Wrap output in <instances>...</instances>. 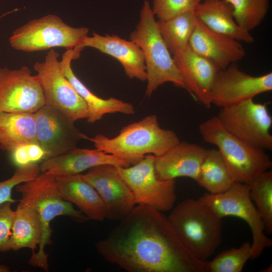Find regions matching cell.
<instances>
[{
    "mask_svg": "<svg viewBox=\"0 0 272 272\" xmlns=\"http://www.w3.org/2000/svg\"><path fill=\"white\" fill-rule=\"evenodd\" d=\"M95 244L104 260L128 272H209L180 241L162 212L137 205Z\"/></svg>",
    "mask_w": 272,
    "mask_h": 272,
    "instance_id": "obj_1",
    "label": "cell"
},
{
    "mask_svg": "<svg viewBox=\"0 0 272 272\" xmlns=\"http://www.w3.org/2000/svg\"><path fill=\"white\" fill-rule=\"evenodd\" d=\"M17 192L21 195L19 200L31 207L38 213L42 224V235L38 251L32 253L28 263L33 267L49 270L48 255L44 250L52 243L51 221L57 216H66L77 223H84L88 218L73 204L63 199L57 185L55 176L42 172L35 179L17 185Z\"/></svg>",
    "mask_w": 272,
    "mask_h": 272,
    "instance_id": "obj_2",
    "label": "cell"
},
{
    "mask_svg": "<svg viewBox=\"0 0 272 272\" xmlns=\"http://www.w3.org/2000/svg\"><path fill=\"white\" fill-rule=\"evenodd\" d=\"M95 148L134 164L147 155L161 156L180 141L173 131L161 128L157 116L151 115L123 127L111 139L102 134L85 136Z\"/></svg>",
    "mask_w": 272,
    "mask_h": 272,
    "instance_id": "obj_3",
    "label": "cell"
},
{
    "mask_svg": "<svg viewBox=\"0 0 272 272\" xmlns=\"http://www.w3.org/2000/svg\"><path fill=\"white\" fill-rule=\"evenodd\" d=\"M168 219L181 242L199 260L207 261L222 242V218L199 199L186 198Z\"/></svg>",
    "mask_w": 272,
    "mask_h": 272,
    "instance_id": "obj_4",
    "label": "cell"
},
{
    "mask_svg": "<svg viewBox=\"0 0 272 272\" xmlns=\"http://www.w3.org/2000/svg\"><path fill=\"white\" fill-rule=\"evenodd\" d=\"M199 130L205 142L218 148L234 182L249 185L271 168L270 156L265 150L230 133L217 116L201 123Z\"/></svg>",
    "mask_w": 272,
    "mask_h": 272,
    "instance_id": "obj_5",
    "label": "cell"
},
{
    "mask_svg": "<svg viewBox=\"0 0 272 272\" xmlns=\"http://www.w3.org/2000/svg\"><path fill=\"white\" fill-rule=\"evenodd\" d=\"M130 40L142 50L148 81L146 95L150 97L158 87L171 82L186 89L182 76L158 28L155 15L148 1L144 2L140 21Z\"/></svg>",
    "mask_w": 272,
    "mask_h": 272,
    "instance_id": "obj_6",
    "label": "cell"
},
{
    "mask_svg": "<svg viewBox=\"0 0 272 272\" xmlns=\"http://www.w3.org/2000/svg\"><path fill=\"white\" fill-rule=\"evenodd\" d=\"M87 27L75 28L58 16L48 14L30 20L15 30L9 38L14 49L32 52L63 47L73 49L88 36Z\"/></svg>",
    "mask_w": 272,
    "mask_h": 272,
    "instance_id": "obj_7",
    "label": "cell"
},
{
    "mask_svg": "<svg viewBox=\"0 0 272 272\" xmlns=\"http://www.w3.org/2000/svg\"><path fill=\"white\" fill-rule=\"evenodd\" d=\"M249 185L235 182L225 192L218 194L206 193L199 199L210 207L222 219L234 216L243 220L251 230V259L259 257L266 248L272 246V240L264 233L263 221L252 202Z\"/></svg>",
    "mask_w": 272,
    "mask_h": 272,
    "instance_id": "obj_8",
    "label": "cell"
},
{
    "mask_svg": "<svg viewBox=\"0 0 272 272\" xmlns=\"http://www.w3.org/2000/svg\"><path fill=\"white\" fill-rule=\"evenodd\" d=\"M58 56L59 53L51 49L44 61L33 65L43 93L45 105L59 110L74 122L87 119V105L64 76Z\"/></svg>",
    "mask_w": 272,
    "mask_h": 272,
    "instance_id": "obj_9",
    "label": "cell"
},
{
    "mask_svg": "<svg viewBox=\"0 0 272 272\" xmlns=\"http://www.w3.org/2000/svg\"><path fill=\"white\" fill-rule=\"evenodd\" d=\"M155 160V156L147 155L131 166L117 167V170L130 188L136 205H144L166 212L172 210L177 198L175 180L159 179Z\"/></svg>",
    "mask_w": 272,
    "mask_h": 272,
    "instance_id": "obj_10",
    "label": "cell"
},
{
    "mask_svg": "<svg viewBox=\"0 0 272 272\" xmlns=\"http://www.w3.org/2000/svg\"><path fill=\"white\" fill-rule=\"evenodd\" d=\"M267 105L249 99L221 108L217 116L226 129L237 138L256 148L271 150L272 117Z\"/></svg>",
    "mask_w": 272,
    "mask_h": 272,
    "instance_id": "obj_11",
    "label": "cell"
},
{
    "mask_svg": "<svg viewBox=\"0 0 272 272\" xmlns=\"http://www.w3.org/2000/svg\"><path fill=\"white\" fill-rule=\"evenodd\" d=\"M272 90V73L253 76L242 71L235 63L217 72L212 85V104L221 108L253 99Z\"/></svg>",
    "mask_w": 272,
    "mask_h": 272,
    "instance_id": "obj_12",
    "label": "cell"
},
{
    "mask_svg": "<svg viewBox=\"0 0 272 272\" xmlns=\"http://www.w3.org/2000/svg\"><path fill=\"white\" fill-rule=\"evenodd\" d=\"M44 105L38 78L28 66L0 67V112L34 113Z\"/></svg>",
    "mask_w": 272,
    "mask_h": 272,
    "instance_id": "obj_13",
    "label": "cell"
},
{
    "mask_svg": "<svg viewBox=\"0 0 272 272\" xmlns=\"http://www.w3.org/2000/svg\"><path fill=\"white\" fill-rule=\"evenodd\" d=\"M34 115L37 140L47 159L67 153L85 138L75 122L55 108L44 105Z\"/></svg>",
    "mask_w": 272,
    "mask_h": 272,
    "instance_id": "obj_14",
    "label": "cell"
},
{
    "mask_svg": "<svg viewBox=\"0 0 272 272\" xmlns=\"http://www.w3.org/2000/svg\"><path fill=\"white\" fill-rule=\"evenodd\" d=\"M81 176L96 189L102 199L106 208V219L119 221L136 206L133 194L119 175L117 166L98 165Z\"/></svg>",
    "mask_w": 272,
    "mask_h": 272,
    "instance_id": "obj_15",
    "label": "cell"
},
{
    "mask_svg": "<svg viewBox=\"0 0 272 272\" xmlns=\"http://www.w3.org/2000/svg\"><path fill=\"white\" fill-rule=\"evenodd\" d=\"M188 45L219 70L226 68L245 55L240 41L211 30L197 18Z\"/></svg>",
    "mask_w": 272,
    "mask_h": 272,
    "instance_id": "obj_16",
    "label": "cell"
},
{
    "mask_svg": "<svg viewBox=\"0 0 272 272\" xmlns=\"http://www.w3.org/2000/svg\"><path fill=\"white\" fill-rule=\"evenodd\" d=\"M86 47L95 48L117 59L130 79L136 78L143 82L147 81L144 53L132 41H127L117 35L102 36L93 32L92 36L85 37L73 49L80 54Z\"/></svg>",
    "mask_w": 272,
    "mask_h": 272,
    "instance_id": "obj_17",
    "label": "cell"
},
{
    "mask_svg": "<svg viewBox=\"0 0 272 272\" xmlns=\"http://www.w3.org/2000/svg\"><path fill=\"white\" fill-rule=\"evenodd\" d=\"M173 55L186 90L206 108H210L212 104L211 91L219 69L210 60L194 51L189 45Z\"/></svg>",
    "mask_w": 272,
    "mask_h": 272,
    "instance_id": "obj_18",
    "label": "cell"
},
{
    "mask_svg": "<svg viewBox=\"0 0 272 272\" xmlns=\"http://www.w3.org/2000/svg\"><path fill=\"white\" fill-rule=\"evenodd\" d=\"M207 152L199 145L180 142L164 154L155 156L157 176L163 180L187 177L196 181Z\"/></svg>",
    "mask_w": 272,
    "mask_h": 272,
    "instance_id": "obj_19",
    "label": "cell"
},
{
    "mask_svg": "<svg viewBox=\"0 0 272 272\" xmlns=\"http://www.w3.org/2000/svg\"><path fill=\"white\" fill-rule=\"evenodd\" d=\"M103 164L117 167H128L133 165L127 159L106 153L97 149H89L77 147L67 153L42 162L40 165L41 172H47L54 176L81 174L92 167Z\"/></svg>",
    "mask_w": 272,
    "mask_h": 272,
    "instance_id": "obj_20",
    "label": "cell"
},
{
    "mask_svg": "<svg viewBox=\"0 0 272 272\" xmlns=\"http://www.w3.org/2000/svg\"><path fill=\"white\" fill-rule=\"evenodd\" d=\"M79 56L80 55L73 49H66L62 54L60 64L64 76L87 105V121L94 123L100 120L104 115L108 113L134 114L135 110L132 104L114 98L102 99L93 94L77 78L72 70L71 63L73 60L78 58Z\"/></svg>",
    "mask_w": 272,
    "mask_h": 272,
    "instance_id": "obj_21",
    "label": "cell"
},
{
    "mask_svg": "<svg viewBox=\"0 0 272 272\" xmlns=\"http://www.w3.org/2000/svg\"><path fill=\"white\" fill-rule=\"evenodd\" d=\"M55 179L62 198L76 205L89 220L102 222L106 219V208L102 199L81 174L55 176Z\"/></svg>",
    "mask_w": 272,
    "mask_h": 272,
    "instance_id": "obj_22",
    "label": "cell"
},
{
    "mask_svg": "<svg viewBox=\"0 0 272 272\" xmlns=\"http://www.w3.org/2000/svg\"><path fill=\"white\" fill-rule=\"evenodd\" d=\"M196 17L211 30L240 42L251 43L254 38L236 22L232 6L225 0H202L194 10Z\"/></svg>",
    "mask_w": 272,
    "mask_h": 272,
    "instance_id": "obj_23",
    "label": "cell"
},
{
    "mask_svg": "<svg viewBox=\"0 0 272 272\" xmlns=\"http://www.w3.org/2000/svg\"><path fill=\"white\" fill-rule=\"evenodd\" d=\"M29 143L38 144L34 113L0 112V149L10 153Z\"/></svg>",
    "mask_w": 272,
    "mask_h": 272,
    "instance_id": "obj_24",
    "label": "cell"
},
{
    "mask_svg": "<svg viewBox=\"0 0 272 272\" xmlns=\"http://www.w3.org/2000/svg\"><path fill=\"white\" fill-rule=\"evenodd\" d=\"M42 235V224L38 212L22 201L14 211L11 250L18 251L28 248L34 253L39 246Z\"/></svg>",
    "mask_w": 272,
    "mask_h": 272,
    "instance_id": "obj_25",
    "label": "cell"
},
{
    "mask_svg": "<svg viewBox=\"0 0 272 272\" xmlns=\"http://www.w3.org/2000/svg\"><path fill=\"white\" fill-rule=\"evenodd\" d=\"M211 194L229 189L235 182L219 150H208L196 181Z\"/></svg>",
    "mask_w": 272,
    "mask_h": 272,
    "instance_id": "obj_26",
    "label": "cell"
},
{
    "mask_svg": "<svg viewBox=\"0 0 272 272\" xmlns=\"http://www.w3.org/2000/svg\"><path fill=\"white\" fill-rule=\"evenodd\" d=\"M197 18L194 11H188L165 21L158 20L159 32L171 53L185 48L194 29Z\"/></svg>",
    "mask_w": 272,
    "mask_h": 272,
    "instance_id": "obj_27",
    "label": "cell"
},
{
    "mask_svg": "<svg viewBox=\"0 0 272 272\" xmlns=\"http://www.w3.org/2000/svg\"><path fill=\"white\" fill-rule=\"evenodd\" d=\"M250 195L263 221L264 231L272 233V171L267 170L259 175L249 184Z\"/></svg>",
    "mask_w": 272,
    "mask_h": 272,
    "instance_id": "obj_28",
    "label": "cell"
},
{
    "mask_svg": "<svg viewBox=\"0 0 272 272\" xmlns=\"http://www.w3.org/2000/svg\"><path fill=\"white\" fill-rule=\"evenodd\" d=\"M225 1L232 6L237 24L248 32L258 27L263 21L270 3V0Z\"/></svg>",
    "mask_w": 272,
    "mask_h": 272,
    "instance_id": "obj_29",
    "label": "cell"
},
{
    "mask_svg": "<svg viewBox=\"0 0 272 272\" xmlns=\"http://www.w3.org/2000/svg\"><path fill=\"white\" fill-rule=\"evenodd\" d=\"M251 244L244 242L239 248H232L207 262L209 272H241L251 256Z\"/></svg>",
    "mask_w": 272,
    "mask_h": 272,
    "instance_id": "obj_30",
    "label": "cell"
},
{
    "mask_svg": "<svg viewBox=\"0 0 272 272\" xmlns=\"http://www.w3.org/2000/svg\"><path fill=\"white\" fill-rule=\"evenodd\" d=\"M40 173L39 164L17 167L11 178L0 182V205L7 201L15 202L16 200L12 197V191L14 187L35 179Z\"/></svg>",
    "mask_w": 272,
    "mask_h": 272,
    "instance_id": "obj_31",
    "label": "cell"
},
{
    "mask_svg": "<svg viewBox=\"0 0 272 272\" xmlns=\"http://www.w3.org/2000/svg\"><path fill=\"white\" fill-rule=\"evenodd\" d=\"M202 0H154L152 8L159 21L171 19L185 12L195 10Z\"/></svg>",
    "mask_w": 272,
    "mask_h": 272,
    "instance_id": "obj_32",
    "label": "cell"
},
{
    "mask_svg": "<svg viewBox=\"0 0 272 272\" xmlns=\"http://www.w3.org/2000/svg\"><path fill=\"white\" fill-rule=\"evenodd\" d=\"M10 153L11 160L17 167L39 164L47 159L45 151L36 143L19 146Z\"/></svg>",
    "mask_w": 272,
    "mask_h": 272,
    "instance_id": "obj_33",
    "label": "cell"
},
{
    "mask_svg": "<svg viewBox=\"0 0 272 272\" xmlns=\"http://www.w3.org/2000/svg\"><path fill=\"white\" fill-rule=\"evenodd\" d=\"M12 203L7 201L0 205V252L11 250L10 239L14 216Z\"/></svg>",
    "mask_w": 272,
    "mask_h": 272,
    "instance_id": "obj_34",
    "label": "cell"
},
{
    "mask_svg": "<svg viewBox=\"0 0 272 272\" xmlns=\"http://www.w3.org/2000/svg\"><path fill=\"white\" fill-rule=\"evenodd\" d=\"M10 268L5 265H0V272H9Z\"/></svg>",
    "mask_w": 272,
    "mask_h": 272,
    "instance_id": "obj_35",
    "label": "cell"
},
{
    "mask_svg": "<svg viewBox=\"0 0 272 272\" xmlns=\"http://www.w3.org/2000/svg\"><path fill=\"white\" fill-rule=\"evenodd\" d=\"M16 11H17V10H13V11L8 12H7V13H5V14H3V15H0V19H1L2 18L4 17V16H6V15H8V14H11V13H12L15 12Z\"/></svg>",
    "mask_w": 272,
    "mask_h": 272,
    "instance_id": "obj_36",
    "label": "cell"
}]
</instances>
